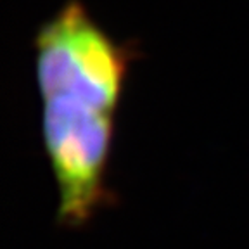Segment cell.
Instances as JSON below:
<instances>
[{
	"instance_id": "7a4b0ae2",
	"label": "cell",
	"mask_w": 249,
	"mask_h": 249,
	"mask_svg": "<svg viewBox=\"0 0 249 249\" xmlns=\"http://www.w3.org/2000/svg\"><path fill=\"white\" fill-rule=\"evenodd\" d=\"M116 113L78 99H43L42 137L59 192L57 222L82 227L109 201Z\"/></svg>"
},
{
	"instance_id": "6da1fadb",
	"label": "cell",
	"mask_w": 249,
	"mask_h": 249,
	"mask_svg": "<svg viewBox=\"0 0 249 249\" xmlns=\"http://www.w3.org/2000/svg\"><path fill=\"white\" fill-rule=\"evenodd\" d=\"M33 49L42 99L64 95L118 113L133 54L80 0L66 2L40 26Z\"/></svg>"
}]
</instances>
